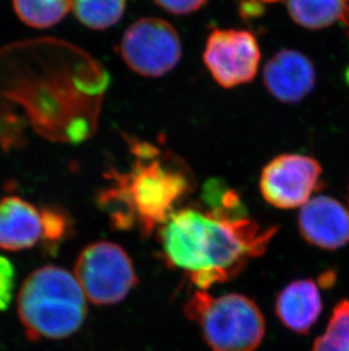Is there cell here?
<instances>
[{"label": "cell", "instance_id": "1", "mask_svg": "<svg viewBox=\"0 0 349 351\" xmlns=\"http://www.w3.org/2000/svg\"><path fill=\"white\" fill-rule=\"evenodd\" d=\"M161 226L167 262L188 272L202 290L242 272L250 259L263 255L277 233L276 226L263 229L247 216L221 219L194 208L172 213Z\"/></svg>", "mask_w": 349, "mask_h": 351}, {"label": "cell", "instance_id": "2", "mask_svg": "<svg viewBox=\"0 0 349 351\" xmlns=\"http://www.w3.org/2000/svg\"><path fill=\"white\" fill-rule=\"evenodd\" d=\"M129 150L132 165L126 172H109L110 184L100 193L98 202L112 228L139 226L143 234L150 235L191 191L193 179L184 162L151 143L129 140Z\"/></svg>", "mask_w": 349, "mask_h": 351}, {"label": "cell", "instance_id": "3", "mask_svg": "<svg viewBox=\"0 0 349 351\" xmlns=\"http://www.w3.org/2000/svg\"><path fill=\"white\" fill-rule=\"evenodd\" d=\"M17 313L31 341L60 340L79 331L88 315L86 297L74 275L58 266H42L24 281Z\"/></svg>", "mask_w": 349, "mask_h": 351}, {"label": "cell", "instance_id": "4", "mask_svg": "<svg viewBox=\"0 0 349 351\" xmlns=\"http://www.w3.org/2000/svg\"><path fill=\"white\" fill-rule=\"evenodd\" d=\"M212 351H254L263 341L266 322L259 306L238 293L214 297L196 291L185 305Z\"/></svg>", "mask_w": 349, "mask_h": 351}, {"label": "cell", "instance_id": "5", "mask_svg": "<svg viewBox=\"0 0 349 351\" xmlns=\"http://www.w3.org/2000/svg\"><path fill=\"white\" fill-rule=\"evenodd\" d=\"M75 278L86 298L98 306L118 304L139 282L129 254L108 241L83 249L76 261Z\"/></svg>", "mask_w": 349, "mask_h": 351}, {"label": "cell", "instance_id": "6", "mask_svg": "<svg viewBox=\"0 0 349 351\" xmlns=\"http://www.w3.org/2000/svg\"><path fill=\"white\" fill-rule=\"evenodd\" d=\"M120 55L133 72L143 77H162L181 60V39L167 21L144 17L126 30Z\"/></svg>", "mask_w": 349, "mask_h": 351}, {"label": "cell", "instance_id": "7", "mask_svg": "<svg viewBox=\"0 0 349 351\" xmlns=\"http://www.w3.org/2000/svg\"><path fill=\"white\" fill-rule=\"evenodd\" d=\"M322 167L313 157L283 154L264 166L261 193L271 206L294 209L305 205L322 188Z\"/></svg>", "mask_w": 349, "mask_h": 351}, {"label": "cell", "instance_id": "8", "mask_svg": "<svg viewBox=\"0 0 349 351\" xmlns=\"http://www.w3.org/2000/svg\"><path fill=\"white\" fill-rule=\"evenodd\" d=\"M203 60L216 82L231 89L253 81L260 64V47L250 31L216 29L207 40Z\"/></svg>", "mask_w": 349, "mask_h": 351}, {"label": "cell", "instance_id": "9", "mask_svg": "<svg viewBox=\"0 0 349 351\" xmlns=\"http://www.w3.org/2000/svg\"><path fill=\"white\" fill-rule=\"evenodd\" d=\"M297 226L300 237L316 248L335 252L349 243V210L329 195H316L302 206Z\"/></svg>", "mask_w": 349, "mask_h": 351}, {"label": "cell", "instance_id": "10", "mask_svg": "<svg viewBox=\"0 0 349 351\" xmlns=\"http://www.w3.org/2000/svg\"><path fill=\"white\" fill-rule=\"evenodd\" d=\"M264 86L276 99L295 104L309 96L315 86V69L304 53L278 51L264 67Z\"/></svg>", "mask_w": 349, "mask_h": 351}, {"label": "cell", "instance_id": "11", "mask_svg": "<svg viewBox=\"0 0 349 351\" xmlns=\"http://www.w3.org/2000/svg\"><path fill=\"white\" fill-rule=\"evenodd\" d=\"M274 311L288 330L309 335L322 314L321 283L313 278L290 282L278 293Z\"/></svg>", "mask_w": 349, "mask_h": 351}, {"label": "cell", "instance_id": "12", "mask_svg": "<svg viewBox=\"0 0 349 351\" xmlns=\"http://www.w3.org/2000/svg\"><path fill=\"white\" fill-rule=\"evenodd\" d=\"M41 235V209L14 195L0 200V248L7 252L30 249Z\"/></svg>", "mask_w": 349, "mask_h": 351}, {"label": "cell", "instance_id": "13", "mask_svg": "<svg viewBox=\"0 0 349 351\" xmlns=\"http://www.w3.org/2000/svg\"><path fill=\"white\" fill-rule=\"evenodd\" d=\"M287 8L298 25L311 30L349 25V0H287Z\"/></svg>", "mask_w": 349, "mask_h": 351}, {"label": "cell", "instance_id": "14", "mask_svg": "<svg viewBox=\"0 0 349 351\" xmlns=\"http://www.w3.org/2000/svg\"><path fill=\"white\" fill-rule=\"evenodd\" d=\"M14 10L24 23L47 29L60 23L72 8V0H13Z\"/></svg>", "mask_w": 349, "mask_h": 351}, {"label": "cell", "instance_id": "15", "mask_svg": "<svg viewBox=\"0 0 349 351\" xmlns=\"http://www.w3.org/2000/svg\"><path fill=\"white\" fill-rule=\"evenodd\" d=\"M127 0H72L77 20L93 30H105L118 23Z\"/></svg>", "mask_w": 349, "mask_h": 351}, {"label": "cell", "instance_id": "16", "mask_svg": "<svg viewBox=\"0 0 349 351\" xmlns=\"http://www.w3.org/2000/svg\"><path fill=\"white\" fill-rule=\"evenodd\" d=\"M311 351H349V299L333 307L324 331L314 340Z\"/></svg>", "mask_w": 349, "mask_h": 351}, {"label": "cell", "instance_id": "17", "mask_svg": "<svg viewBox=\"0 0 349 351\" xmlns=\"http://www.w3.org/2000/svg\"><path fill=\"white\" fill-rule=\"evenodd\" d=\"M42 216V239L43 245L47 252L56 250L57 245L66 240L70 234L72 224L70 217L62 209L53 207H44L41 209Z\"/></svg>", "mask_w": 349, "mask_h": 351}, {"label": "cell", "instance_id": "18", "mask_svg": "<svg viewBox=\"0 0 349 351\" xmlns=\"http://www.w3.org/2000/svg\"><path fill=\"white\" fill-rule=\"evenodd\" d=\"M15 269L10 259L0 256V312L6 311L13 300Z\"/></svg>", "mask_w": 349, "mask_h": 351}, {"label": "cell", "instance_id": "19", "mask_svg": "<svg viewBox=\"0 0 349 351\" xmlns=\"http://www.w3.org/2000/svg\"><path fill=\"white\" fill-rule=\"evenodd\" d=\"M158 6L176 15L194 13L205 6L208 0H153Z\"/></svg>", "mask_w": 349, "mask_h": 351}, {"label": "cell", "instance_id": "20", "mask_svg": "<svg viewBox=\"0 0 349 351\" xmlns=\"http://www.w3.org/2000/svg\"><path fill=\"white\" fill-rule=\"evenodd\" d=\"M240 12L244 17L259 16L263 13V6L259 0H243L240 5Z\"/></svg>", "mask_w": 349, "mask_h": 351}, {"label": "cell", "instance_id": "21", "mask_svg": "<svg viewBox=\"0 0 349 351\" xmlns=\"http://www.w3.org/2000/svg\"><path fill=\"white\" fill-rule=\"evenodd\" d=\"M259 1H263V3H274V1H279V0H259Z\"/></svg>", "mask_w": 349, "mask_h": 351}]
</instances>
